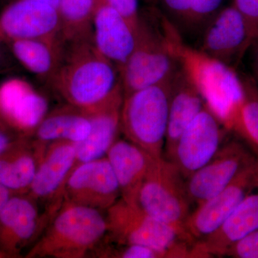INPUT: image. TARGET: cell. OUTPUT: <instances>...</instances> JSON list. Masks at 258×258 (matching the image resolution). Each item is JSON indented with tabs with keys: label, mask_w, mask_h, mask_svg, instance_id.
<instances>
[{
	"label": "cell",
	"mask_w": 258,
	"mask_h": 258,
	"mask_svg": "<svg viewBox=\"0 0 258 258\" xmlns=\"http://www.w3.org/2000/svg\"><path fill=\"white\" fill-rule=\"evenodd\" d=\"M51 86L68 104L90 113L123 94L120 73L91 38L64 42Z\"/></svg>",
	"instance_id": "obj_1"
},
{
	"label": "cell",
	"mask_w": 258,
	"mask_h": 258,
	"mask_svg": "<svg viewBox=\"0 0 258 258\" xmlns=\"http://www.w3.org/2000/svg\"><path fill=\"white\" fill-rule=\"evenodd\" d=\"M101 212L64 200L27 257L91 255L108 233L106 216Z\"/></svg>",
	"instance_id": "obj_2"
},
{
	"label": "cell",
	"mask_w": 258,
	"mask_h": 258,
	"mask_svg": "<svg viewBox=\"0 0 258 258\" xmlns=\"http://www.w3.org/2000/svg\"><path fill=\"white\" fill-rule=\"evenodd\" d=\"M168 36L180 67L201 93L207 106L227 126L243 94L240 76L236 70L189 47L170 23Z\"/></svg>",
	"instance_id": "obj_3"
},
{
	"label": "cell",
	"mask_w": 258,
	"mask_h": 258,
	"mask_svg": "<svg viewBox=\"0 0 258 258\" xmlns=\"http://www.w3.org/2000/svg\"><path fill=\"white\" fill-rule=\"evenodd\" d=\"M167 28L168 20L164 15H145L140 12L135 46L120 72L124 96L169 81L179 69Z\"/></svg>",
	"instance_id": "obj_4"
},
{
	"label": "cell",
	"mask_w": 258,
	"mask_h": 258,
	"mask_svg": "<svg viewBox=\"0 0 258 258\" xmlns=\"http://www.w3.org/2000/svg\"><path fill=\"white\" fill-rule=\"evenodd\" d=\"M171 80L123 97L120 131L127 140L154 158L163 157L165 145Z\"/></svg>",
	"instance_id": "obj_5"
},
{
	"label": "cell",
	"mask_w": 258,
	"mask_h": 258,
	"mask_svg": "<svg viewBox=\"0 0 258 258\" xmlns=\"http://www.w3.org/2000/svg\"><path fill=\"white\" fill-rule=\"evenodd\" d=\"M134 205L188 237L184 224L191 213V203L186 192L185 179L166 158L154 159Z\"/></svg>",
	"instance_id": "obj_6"
},
{
	"label": "cell",
	"mask_w": 258,
	"mask_h": 258,
	"mask_svg": "<svg viewBox=\"0 0 258 258\" xmlns=\"http://www.w3.org/2000/svg\"><path fill=\"white\" fill-rule=\"evenodd\" d=\"M108 240L117 244H136L154 248L193 251L194 242L182 232L149 216L120 198L107 210Z\"/></svg>",
	"instance_id": "obj_7"
},
{
	"label": "cell",
	"mask_w": 258,
	"mask_h": 258,
	"mask_svg": "<svg viewBox=\"0 0 258 258\" xmlns=\"http://www.w3.org/2000/svg\"><path fill=\"white\" fill-rule=\"evenodd\" d=\"M257 186L258 157L247 164L225 189L191 212L184 224L185 232L190 240L195 243L213 234Z\"/></svg>",
	"instance_id": "obj_8"
},
{
	"label": "cell",
	"mask_w": 258,
	"mask_h": 258,
	"mask_svg": "<svg viewBox=\"0 0 258 258\" xmlns=\"http://www.w3.org/2000/svg\"><path fill=\"white\" fill-rule=\"evenodd\" d=\"M255 37L243 15L233 5L224 7L210 20L198 49L236 70Z\"/></svg>",
	"instance_id": "obj_9"
},
{
	"label": "cell",
	"mask_w": 258,
	"mask_h": 258,
	"mask_svg": "<svg viewBox=\"0 0 258 258\" xmlns=\"http://www.w3.org/2000/svg\"><path fill=\"white\" fill-rule=\"evenodd\" d=\"M227 131L217 115L205 106L181 134L168 160L187 179L217 154Z\"/></svg>",
	"instance_id": "obj_10"
},
{
	"label": "cell",
	"mask_w": 258,
	"mask_h": 258,
	"mask_svg": "<svg viewBox=\"0 0 258 258\" xmlns=\"http://www.w3.org/2000/svg\"><path fill=\"white\" fill-rule=\"evenodd\" d=\"M257 157L240 141L222 144L211 160L185 179L191 205L198 206L225 189Z\"/></svg>",
	"instance_id": "obj_11"
},
{
	"label": "cell",
	"mask_w": 258,
	"mask_h": 258,
	"mask_svg": "<svg viewBox=\"0 0 258 258\" xmlns=\"http://www.w3.org/2000/svg\"><path fill=\"white\" fill-rule=\"evenodd\" d=\"M64 201L103 211L121 198L119 184L106 157L76 166L64 186Z\"/></svg>",
	"instance_id": "obj_12"
},
{
	"label": "cell",
	"mask_w": 258,
	"mask_h": 258,
	"mask_svg": "<svg viewBox=\"0 0 258 258\" xmlns=\"http://www.w3.org/2000/svg\"><path fill=\"white\" fill-rule=\"evenodd\" d=\"M57 210L41 215L37 202L30 196L11 197L0 211V249L9 257L19 255L40 237Z\"/></svg>",
	"instance_id": "obj_13"
},
{
	"label": "cell",
	"mask_w": 258,
	"mask_h": 258,
	"mask_svg": "<svg viewBox=\"0 0 258 258\" xmlns=\"http://www.w3.org/2000/svg\"><path fill=\"white\" fill-rule=\"evenodd\" d=\"M0 32L9 40L62 38L57 9L30 0H18L5 10Z\"/></svg>",
	"instance_id": "obj_14"
},
{
	"label": "cell",
	"mask_w": 258,
	"mask_h": 258,
	"mask_svg": "<svg viewBox=\"0 0 258 258\" xmlns=\"http://www.w3.org/2000/svg\"><path fill=\"white\" fill-rule=\"evenodd\" d=\"M75 161L74 142L57 141L47 144L29 189V196L38 203H49L50 208L60 207L64 202V184Z\"/></svg>",
	"instance_id": "obj_15"
},
{
	"label": "cell",
	"mask_w": 258,
	"mask_h": 258,
	"mask_svg": "<svg viewBox=\"0 0 258 258\" xmlns=\"http://www.w3.org/2000/svg\"><path fill=\"white\" fill-rule=\"evenodd\" d=\"M97 50L121 72L136 42V29L107 0H97L92 23Z\"/></svg>",
	"instance_id": "obj_16"
},
{
	"label": "cell",
	"mask_w": 258,
	"mask_h": 258,
	"mask_svg": "<svg viewBox=\"0 0 258 258\" xmlns=\"http://www.w3.org/2000/svg\"><path fill=\"white\" fill-rule=\"evenodd\" d=\"M47 113V100L26 81L11 79L0 86V115L24 137L33 135Z\"/></svg>",
	"instance_id": "obj_17"
},
{
	"label": "cell",
	"mask_w": 258,
	"mask_h": 258,
	"mask_svg": "<svg viewBox=\"0 0 258 258\" xmlns=\"http://www.w3.org/2000/svg\"><path fill=\"white\" fill-rule=\"evenodd\" d=\"M258 230V186L249 194L218 230L194 244L197 257H224L236 241Z\"/></svg>",
	"instance_id": "obj_18"
},
{
	"label": "cell",
	"mask_w": 258,
	"mask_h": 258,
	"mask_svg": "<svg viewBox=\"0 0 258 258\" xmlns=\"http://www.w3.org/2000/svg\"><path fill=\"white\" fill-rule=\"evenodd\" d=\"M206 106L201 93L179 66L171 80L166 159L171 157L181 134Z\"/></svg>",
	"instance_id": "obj_19"
},
{
	"label": "cell",
	"mask_w": 258,
	"mask_h": 258,
	"mask_svg": "<svg viewBox=\"0 0 258 258\" xmlns=\"http://www.w3.org/2000/svg\"><path fill=\"white\" fill-rule=\"evenodd\" d=\"M47 144L28 137L15 139L0 155V183L10 191H28Z\"/></svg>",
	"instance_id": "obj_20"
},
{
	"label": "cell",
	"mask_w": 258,
	"mask_h": 258,
	"mask_svg": "<svg viewBox=\"0 0 258 258\" xmlns=\"http://www.w3.org/2000/svg\"><path fill=\"white\" fill-rule=\"evenodd\" d=\"M123 97L124 95H120L98 111L88 113L91 132L84 140L75 143L76 161L73 170L83 163L106 157L118 139Z\"/></svg>",
	"instance_id": "obj_21"
},
{
	"label": "cell",
	"mask_w": 258,
	"mask_h": 258,
	"mask_svg": "<svg viewBox=\"0 0 258 258\" xmlns=\"http://www.w3.org/2000/svg\"><path fill=\"white\" fill-rule=\"evenodd\" d=\"M106 157L119 184L121 198L134 204L137 193L156 158L130 141L117 139Z\"/></svg>",
	"instance_id": "obj_22"
},
{
	"label": "cell",
	"mask_w": 258,
	"mask_h": 258,
	"mask_svg": "<svg viewBox=\"0 0 258 258\" xmlns=\"http://www.w3.org/2000/svg\"><path fill=\"white\" fill-rule=\"evenodd\" d=\"M10 42L17 60L30 73L50 82L62 59L63 39H20Z\"/></svg>",
	"instance_id": "obj_23"
},
{
	"label": "cell",
	"mask_w": 258,
	"mask_h": 258,
	"mask_svg": "<svg viewBox=\"0 0 258 258\" xmlns=\"http://www.w3.org/2000/svg\"><path fill=\"white\" fill-rule=\"evenodd\" d=\"M164 17L178 33L200 35L214 17L224 8L225 0H157Z\"/></svg>",
	"instance_id": "obj_24"
},
{
	"label": "cell",
	"mask_w": 258,
	"mask_h": 258,
	"mask_svg": "<svg viewBox=\"0 0 258 258\" xmlns=\"http://www.w3.org/2000/svg\"><path fill=\"white\" fill-rule=\"evenodd\" d=\"M91 128L88 113L68 104L47 113L32 136L44 144L57 141L78 143L88 137Z\"/></svg>",
	"instance_id": "obj_25"
},
{
	"label": "cell",
	"mask_w": 258,
	"mask_h": 258,
	"mask_svg": "<svg viewBox=\"0 0 258 258\" xmlns=\"http://www.w3.org/2000/svg\"><path fill=\"white\" fill-rule=\"evenodd\" d=\"M242 98L227 123L234 133L258 157V86L253 78L240 76Z\"/></svg>",
	"instance_id": "obj_26"
},
{
	"label": "cell",
	"mask_w": 258,
	"mask_h": 258,
	"mask_svg": "<svg viewBox=\"0 0 258 258\" xmlns=\"http://www.w3.org/2000/svg\"><path fill=\"white\" fill-rule=\"evenodd\" d=\"M97 0H59L57 10L64 42L92 37Z\"/></svg>",
	"instance_id": "obj_27"
},
{
	"label": "cell",
	"mask_w": 258,
	"mask_h": 258,
	"mask_svg": "<svg viewBox=\"0 0 258 258\" xmlns=\"http://www.w3.org/2000/svg\"><path fill=\"white\" fill-rule=\"evenodd\" d=\"M115 243V242H113ZM104 238L93 254L99 257L113 258H185L194 257L191 251L161 249L136 244H117Z\"/></svg>",
	"instance_id": "obj_28"
},
{
	"label": "cell",
	"mask_w": 258,
	"mask_h": 258,
	"mask_svg": "<svg viewBox=\"0 0 258 258\" xmlns=\"http://www.w3.org/2000/svg\"><path fill=\"white\" fill-rule=\"evenodd\" d=\"M224 256L234 258H258V230L234 242L227 249Z\"/></svg>",
	"instance_id": "obj_29"
},
{
	"label": "cell",
	"mask_w": 258,
	"mask_h": 258,
	"mask_svg": "<svg viewBox=\"0 0 258 258\" xmlns=\"http://www.w3.org/2000/svg\"><path fill=\"white\" fill-rule=\"evenodd\" d=\"M108 3L117 11L123 15L127 21L137 28L139 22L140 10L138 0H107Z\"/></svg>",
	"instance_id": "obj_30"
},
{
	"label": "cell",
	"mask_w": 258,
	"mask_h": 258,
	"mask_svg": "<svg viewBox=\"0 0 258 258\" xmlns=\"http://www.w3.org/2000/svg\"><path fill=\"white\" fill-rule=\"evenodd\" d=\"M232 5L243 15L255 37L258 35V0H233Z\"/></svg>",
	"instance_id": "obj_31"
},
{
	"label": "cell",
	"mask_w": 258,
	"mask_h": 258,
	"mask_svg": "<svg viewBox=\"0 0 258 258\" xmlns=\"http://www.w3.org/2000/svg\"><path fill=\"white\" fill-rule=\"evenodd\" d=\"M249 50L251 53V68H252V78L258 86V35L254 37Z\"/></svg>",
	"instance_id": "obj_32"
},
{
	"label": "cell",
	"mask_w": 258,
	"mask_h": 258,
	"mask_svg": "<svg viewBox=\"0 0 258 258\" xmlns=\"http://www.w3.org/2000/svg\"><path fill=\"white\" fill-rule=\"evenodd\" d=\"M12 136L0 125V155L14 142Z\"/></svg>",
	"instance_id": "obj_33"
},
{
	"label": "cell",
	"mask_w": 258,
	"mask_h": 258,
	"mask_svg": "<svg viewBox=\"0 0 258 258\" xmlns=\"http://www.w3.org/2000/svg\"><path fill=\"white\" fill-rule=\"evenodd\" d=\"M10 198H11V191L0 183V211L4 208Z\"/></svg>",
	"instance_id": "obj_34"
},
{
	"label": "cell",
	"mask_w": 258,
	"mask_h": 258,
	"mask_svg": "<svg viewBox=\"0 0 258 258\" xmlns=\"http://www.w3.org/2000/svg\"><path fill=\"white\" fill-rule=\"evenodd\" d=\"M30 1L38 2V3H44V4L49 5L57 9L59 0H30Z\"/></svg>",
	"instance_id": "obj_35"
},
{
	"label": "cell",
	"mask_w": 258,
	"mask_h": 258,
	"mask_svg": "<svg viewBox=\"0 0 258 258\" xmlns=\"http://www.w3.org/2000/svg\"><path fill=\"white\" fill-rule=\"evenodd\" d=\"M9 257L5 252H3L1 249H0V257Z\"/></svg>",
	"instance_id": "obj_36"
},
{
	"label": "cell",
	"mask_w": 258,
	"mask_h": 258,
	"mask_svg": "<svg viewBox=\"0 0 258 258\" xmlns=\"http://www.w3.org/2000/svg\"><path fill=\"white\" fill-rule=\"evenodd\" d=\"M148 1L157 2V0H148Z\"/></svg>",
	"instance_id": "obj_37"
}]
</instances>
